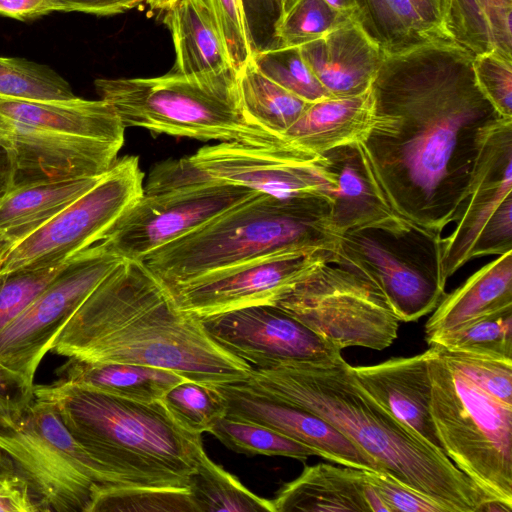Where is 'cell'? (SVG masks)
<instances>
[{"instance_id":"obj_30","label":"cell","mask_w":512,"mask_h":512,"mask_svg":"<svg viewBox=\"0 0 512 512\" xmlns=\"http://www.w3.org/2000/svg\"><path fill=\"white\" fill-rule=\"evenodd\" d=\"M352 18L384 55L446 41L428 28L410 0H355Z\"/></svg>"},{"instance_id":"obj_3","label":"cell","mask_w":512,"mask_h":512,"mask_svg":"<svg viewBox=\"0 0 512 512\" xmlns=\"http://www.w3.org/2000/svg\"><path fill=\"white\" fill-rule=\"evenodd\" d=\"M245 382L322 418L368 454L382 472L445 512H479L493 500L442 451L373 399L341 354L328 361L254 368Z\"/></svg>"},{"instance_id":"obj_23","label":"cell","mask_w":512,"mask_h":512,"mask_svg":"<svg viewBox=\"0 0 512 512\" xmlns=\"http://www.w3.org/2000/svg\"><path fill=\"white\" fill-rule=\"evenodd\" d=\"M373 123L371 88L346 97L330 96L310 103L284 132L292 145L308 152L325 153L363 142Z\"/></svg>"},{"instance_id":"obj_28","label":"cell","mask_w":512,"mask_h":512,"mask_svg":"<svg viewBox=\"0 0 512 512\" xmlns=\"http://www.w3.org/2000/svg\"><path fill=\"white\" fill-rule=\"evenodd\" d=\"M62 384L98 390L122 398L141 401H160L174 385L186 381L174 371L127 363H98L74 358L56 371Z\"/></svg>"},{"instance_id":"obj_43","label":"cell","mask_w":512,"mask_h":512,"mask_svg":"<svg viewBox=\"0 0 512 512\" xmlns=\"http://www.w3.org/2000/svg\"><path fill=\"white\" fill-rule=\"evenodd\" d=\"M251 55L279 48V25L284 16L282 0H240Z\"/></svg>"},{"instance_id":"obj_11","label":"cell","mask_w":512,"mask_h":512,"mask_svg":"<svg viewBox=\"0 0 512 512\" xmlns=\"http://www.w3.org/2000/svg\"><path fill=\"white\" fill-rule=\"evenodd\" d=\"M441 240L422 228L353 231L338 236L330 262L371 284L399 321L412 322L445 296Z\"/></svg>"},{"instance_id":"obj_5","label":"cell","mask_w":512,"mask_h":512,"mask_svg":"<svg viewBox=\"0 0 512 512\" xmlns=\"http://www.w3.org/2000/svg\"><path fill=\"white\" fill-rule=\"evenodd\" d=\"M333 199L277 198L254 193L190 233L140 261L165 287L275 252L333 251Z\"/></svg>"},{"instance_id":"obj_37","label":"cell","mask_w":512,"mask_h":512,"mask_svg":"<svg viewBox=\"0 0 512 512\" xmlns=\"http://www.w3.org/2000/svg\"><path fill=\"white\" fill-rule=\"evenodd\" d=\"M185 429L202 434L226 416V406L214 386L190 380L170 388L160 400Z\"/></svg>"},{"instance_id":"obj_20","label":"cell","mask_w":512,"mask_h":512,"mask_svg":"<svg viewBox=\"0 0 512 512\" xmlns=\"http://www.w3.org/2000/svg\"><path fill=\"white\" fill-rule=\"evenodd\" d=\"M324 156L335 176L331 224L337 236L362 230L402 233L421 228L390 206L359 143L333 149Z\"/></svg>"},{"instance_id":"obj_47","label":"cell","mask_w":512,"mask_h":512,"mask_svg":"<svg viewBox=\"0 0 512 512\" xmlns=\"http://www.w3.org/2000/svg\"><path fill=\"white\" fill-rule=\"evenodd\" d=\"M27 483L15 472L0 480V512H39Z\"/></svg>"},{"instance_id":"obj_56","label":"cell","mask_w":512,"mask_h":512,"mask_svg":"<svg viewBox=\"0 0 512 512\" xmlns=\"http://www.w3.org/2000/svg\"><path fill=\"white\" fill-rule=\"evenodd\" d=\"M10 244L11 242L8 239L0 236V255Z\"/></svg>"},{"instance_id":"obj_49","label":"cell","mask_w":512,"mask_h":512,"mask_svg":"<svg viewBox=\"0 0 512 512\" xmlns=\"http://www.w3.org/2000/svg\"><path fill=\"white\" fill-rule=\"evenodd\" d=\"M51 13L48 0H0V15L27 20Z\"/></svg>"},{"instance_id":"obj_33","label":"cell","mask_w":512,"mask_h":512,"mask_svg":"<svg viewBox=\"0 0 512 512\" xmlns=\"http://www.w3.org/2000/svg\"><path fill=\"white\" fill-rule=\"evenodd\" d=\"M209 433L237 453L284 456L302 461L310 456L320 457L313 448L273 429L230 416L219 419Z\"/></svg>"},{"instance_id":"obj_10","label":"cell","mask_w":512,"mask_h":512,"mask_svg":"<svg viewBox=\"0 0 512 512\" xmlns=\"http://www.w3.org/2000/svg\"><path fill=\"white\" fill-rule=\"evenodd\" d=\"M155 191L204 183L241 186L277 198L323 196L334 201V173L324 155L292 144L252 146L220 142L156 165L148 178Z\"/></svg>"},{"instance_id":"obj_7","label":"cell","mask_w":512,"mask_h":512,"mask_svg":"<svg viewBox=\"0 0 512 512\" xmlns=\"http://www.w3.org/2000/svg\"><path fill=\"white\" fill-rule=\"evenodd\" d=\"M0 126L11 142L16 182L103 175L124 144L125 127L102 99L0 97Z\"/></svg>"},{"instance_id":"obj_34","label":"cell","mask_w":512,"mask_h":512,"mask_svg":"<svg viewBox=\"0 0 512 512\" xmlns=\"http://www.w3.org/2000/svg\"><path fill=\"white\" fill-rule=\"evenodd\" d=\"M427 343L450 351L512 361V310L436 335Z\"/></svg>"},{"instance_id":"obj_48","label":"cell","mask_w":512,"mask_h":512,"mask_svg":"<svg viewBox=\"0 0 512 512\" xmlns=\"http://www.w3.org/2000/svg\"><path fill=\"white\" fill-rule=\"evenodd\" d=\"M146 0H48L50 11L82 12L99 16L120 14Z\"/></svg>"},{"instance_id":"obj_52","label":"cell","mask_w":512,"mask_h":512,"mask_svg":"<svg viewBox=\"0 0 512 512\" xmlns=\"http://www.w3.org/2000/svg\"><path fill=\"white\" fill-rule=\"evenodd\" d=\"M333 8L351 14L355 11V0H325Z\"/></svg>"},{"instance_id":"obj_51","label":"cell","mask_w":512,"mask_h":512,"mask_svg":"<svg viewBox=\"0 0 512 512\" xmlns=\"http://www.w3.org/2000/svg\"><path fill=\"white\" fill-rule=\"evenodd\" d=\"M16 183V171L9 148L0 143V199Z\"/></svg>"},{"instance_id":"obj_25","label":"cell","mask_w":512,"mask_h":512,"mask_svg":"<svg viewBox=\"0 0 512 512\" xmlns=\"http://www.w3.org/2000/svg\"><path fill=\"white\" fill-rule=\"evenodd\" d=\"M363 470L319 463L305 466L272 499L274 512H370Z\"/></svg>"},{"instance_id":"obj_21","label":"cell","mask_w":512,"mask_h":512,"mask_svg":"<svg viewBox=\"0 0 512 512\" xmlns=\"http://www.w3.org/2000/svg\"><path fill=\"white\" fill-rule=\"evenodd\" d=\"M351 371L360 386L384 409L443 452L431 416L426 351L375 365L351 366Z\"/></svg>"},{"instance_id":"obj_54","label":"cell","mask_w":512,"mask_h":512,"mask_svg":"<svg viewBox=\"0 0 512 512\" xmlns=\"http://www.w3.org/2000/svg\"><path fill=\"white\" fill-rule=\"evenodd\" d=\"M178 0H146L152 10L166 11L171 8Z\"/></svg>"},{"instance_id":"obj_55","label":"cell","mask_w":512,"mask_h":512,"mask_svg":"<svg viewBox=\"0 0 512 512\" xmlns=\"http://www.w3.org/2000/svg\"><path fill=\"white\" fill-rule=\"evenodd\" d=\"M0 143L11 149V142L7 135V132L0 126Z\"/></svg>"},{"instance_id":"obj_22","label":"cell","mask_w":512,"mask_h":512,"mask_svg":"<svg viewBox=\"0 0 512 512\" xmlns=\"http://www.w3.org/2000/svg\"><path fill=\"white\" fill-rule=\"evenodd\" d=\"M299 48L315 77L334 97L367 91L385 57L353 19Z\"/></svg>"},{"instance_id":"obj_24","label":"cell","mask_w":512,"mask_h":512,"mask_svg":"<svg viewBox=\"0 0 512 512\" xmlns=\"http://www.w3.org/2000/svg\"><path fill=\"white\" fill-rule=\"evenodd\" d=\"M512 310V250L444 296L425 324L426 341L481 318Z\"/></svg>"},{"instance_id":"obj_15","label":"cell","mask_w":512,"mask_h":512,"mask_svg":"<svg viewBox=\"0 0 512 512\" xmlns=\"http://www.w3.org/2000/svg\"><path fill=\"white\" fill-rule=\"evenodd\" d=\"M122 260L102 242L77 253L0 331V363L34 384L36 370L55 338L88 295Z\"/></svg>"},{"instance_id":"obj_39","label":"cell","mask_w":512,"mask_h":512,"mask_svg":"<svg viewBox=\"0 0 512 512\" xmlns=\"http://www.w3.org/2000/svg\"><path fill=\"white\" fill-rule=\"evenodd\" d=\"M351 14L325 0H297L284 14L278 29L281 47H300L347 23Z\"/></svg>"},{"instance_id":"obj_46","label":"cell","mask_w":512,"mask_h":512,"mask_svg":"<svg viewBox=\"0 0 512 512\" xmlns=\"http://www.w3.org/2000/svg\"><path fill=\"white\" fill-rule=\"evenodd\" d=\"M34 398V384L0 363V433L15 427Z\"/></svg>"},{"instance_id":"obj_27","label":"cell","mask_w":512,"mask_h":512,"mask_svg":"<svg viewBox=\"0 0 512 512\" xmlns=\"http://www.w3.org/2000/svg\"><path fill=\"white\" fill-rule=\"evenodd\" d=\"M101 177L17 181L0 199V236L17 241L72 204Z\"/></svg>"},{"instance_id":"obj_32","label":"cell","mask_w":512,"mask_h":512,"mask_svg":"<svg viewBox=\"0 0 512 512\" xmlns=\"http://www.w3.org/2000/svg\"><path fill=\"white\" fill-rule=\"evenodd\" d=\"M189 491L198 512H274L271 500L249 491L235 476L211 461L205 451L190 478Z\"/></svg>"},{"instance_id":"obj_35","label":"cell","mask_w":512,"mask_h":512,"mask_svg":"<svg viewBox=\"0 0 512 512\" xmlns=\"http://www.w3.org/2000/svg\"><path fill=\"white\" fill-rule=\"evenodd\" d=\"M0 97L68 100L76 97L69 83L46 65L0 56Z\"/></svg>"},{"instance_id":"obj_36","label":"cell","mask_w":512,"mask_h":512,"mask_svg":"<svg viewBox=\"0 0 512 512\" xmlns=\"http://www.w3.org/2000/svg\"><path fill=\"white\" fill-rule=\"evenodd\" d=\"M198 512L189 489L111 485L101 488L91 512Z\"/></svg>"},{"instance_id":"obj_41","label":"cell","mask_w":512,"mask_h":512,"mask_svg":"<svg viewBox=\"0 0 512 512\" xmlns=\"http://www.w3.org/2000/svg\"><path fill=\"white\" fill-rule=\"evenodd\" d=\"M436 347L452 367L479 388L512 406V361Z\"/></svg>"},{"instance_id":"obj_1","label":"cell","mask_w":512,"mask_h":512,"mask_svg":"<svg viewBox=\"0 0 512 512\" xmlns=\"http://www.w3.org/2000/svg\"><path fill=\"white\" fill-rule=\"evenodd\" d=\"M473 58L429 42L385 55L370 86L373 123L361 149L393 210L438 235L464 202L479 130L500 116Z\"/></svg>"},{"instance_id":"obj_53","label":"cell","mask_w":512,"mask_h":512,"mask_svg":"<svg viewBox=\"0 0 512 512\" xmlns=\"http://www.w3.org/2000/svg\"><path fill=\"white\" fill-rule=\"evenodd\" d=\"M14 468L11 460L3 453L0 455V480L13 474Z\"/></svg>"},{"instance_id":"obj_26","label":"cell","mask_w":512,"mask_h":512,"mask_svg":"<svg viewBox=\"0 0 512 512\" xmlns=\"http://www.w3.org/2000/svg\"><path fill=\"white\" fill-rule=\"evenodd\" d=\"M164 23L175 49V65L171 71L202 76L233 67L206 0H178L166 10Z\"/></svg>"},{"instance_id":"obj_13","label":"cell","mask_w":512,"mask_h":512,"mask_svg":"<svg viewBox=\"0 0 512 512\" xmlns=\"http://www.w3.org/2000/svg\"><path fill=\"white\" fill-rule=\"evenodd\" d=\"M337 349L383 350L399 320L371 284L329 261L310 271L275 304Z\"/></svg>"},{"instance_id":"obj_14","label":"cell","mask_w":512,"mask_h":512,"mask_svg":"<svg viewBox=\"0 0 512 512\" xmlns=\"http://www.w3.org/2000/svg\"><path fill=\"white\" fill-rule=\"evenodd\" d=\"M137 156L117 158L98 182L72 204L0 255V276L69 258L100 242L144 194Z\"/></svg>"},{"instance_id":"obj_17","label":"cell","mask_w":512,"mask_h":512,"mask_svg":"<svg viewBox=\"0 0 512 512\" xmlns=\"http://www.w3.org/2000/svg\"><path fill=\"white\" fill-rule=\"evenodd\" d=\"M254 193L245 187L215 183L144 193L100 242L122 259L140 261Z\"/></svg>"},{"instance_id":"obj_45","label":"cell","mask_w":512,"mask_h":512,"mask_svg":"<svg viewBox=\"0 0 512 512\" xmlns=\"http://www.w3.org/2000/svg\"><path fill=\"white\" fill-rule=\"evenodd\" d=\"M363 473L389 512H445L435 501L401 484L385 472L363 470Z\"/></svg>"},{"instance_id":"obj_2","label":"cell","mask_w":512,"mask_h":512,"mask_svg":"<svg viewBox=\"0 0 512 512\" xmlns=\"http://www.w3.org/2000/svg\"><path fill=\"white\" fill-rule=\"evenodd\" d=\"M50 351L88 362L167 369L211 386L246 381L254 369L214 341L200 319L181 312L141 261L129 259L88 295Z\"/></svg>"},{"instance_id":"obj_4","label":"cell","mask_w":512,"mask_h":512,"mask_svg":"<svg viewBox=\"0 0 512 512\" xmlns=\"http://www.w3.org/2000/svg\"><path fill=\"white\" fill-rule=\"evenodd\" d=\"M74 439L127 486L189 489L204 452L161 401L141 402L54 381L34 385Z\"/></svg>"},{"instance_id":"obj_29","label":"cell","mask_w":512,"mask_h":512,"mask_svg":"<svg viewBox=\"0 0 512 512\" xmlns=\"http://www.w3.org/2000/svg\"><path fill=\"white\" fill-rule=\"evenodd\" d=\"M442 28L473 56L495 52L512 59V0H444Z\"/></svg>"},{"instance_id":"obj_44","label":"cell","mask_w":512,"mask_h":512,"mask_svg":"<svg viewBox=\"0 0 512 512\" xmlns=\"http://www.w3.org/2000/svg\"><path fill=\"white\" fill-rule=\"evenodd\" d=\"M215 16L230 63L239 72L252 58L240 0H206Z\"/></svg>"},{"instance_id":"obj_18","label":"cell","mask_w":512,"mask_h":512,"mask_svg":"<svg viewBox=\"0 0 512 512\" xmlns=\"http://www.w3.org/2000/svg\"><path fill=\"white\" fill-rule=\"evenodd\" d=\"M200 320L214 341L257 369L328 361L341 354L276 305L250 306Z\"/></svg>"},{"instance_id":"obj_57","label":"cell","mask_w":512,"mask_h":512,"mask_svg":"<svg viewBox=\"0 0 512 512\" xmlns=\"http://www.w3.org/2000/svg\"><path fill=\"white\" fill-rule=\"evenodd\" d=\"M284 7V14L293 6L297 0H282Z\"/></svg>"},{"instance_id":"obj_16","label":"cell","mask_w":512,"mask_h":512,"mask_svg":"<svg viewBox=\"0 0 512 512\" xmlns=\"http://www.w3.org/2000/svg\"><path fill=\"white\" fill-rule=\"evenodd\" d=\"M331 251L275 252L165 287L176 307L198 319L256 306L275 305L310 271L329 261Z\"/></svg>"},{"instance_id":"obj_40","label":"cell","mask_w":512,"mask_h":512,"mask_svg":"<svg viewBox=\"0 0 512 512\" xmlns=\"http://www.w3.org/2000/svg\"><path fill=\"white\" fill-rule=\"evenodd\" d=\"M75 255L55 263L24 268L0 276V331L50 284Z\"/></svg>"},{"instance_id":"obj_12","label":"cell","mask_w":512,"mask_h":512,"mask_svg":"<svg viewBox=\"0 0 512 512\" xmlns=\"http://www.w3.org/2000/svg\"><path fill=\"white\" fill-rule=\"evenodd\" d=\"M456 226L442 237L446 279L468 261L512 250V118L478 132L476 154Z\"/></svg>"},{"instance_id":"obj_6","label":"cell","mask_w":512,"mask_h":512,"mask_svg":"<svg viewBox=\"0 0 512 512\" xmlns=\"http://www.w3.org/2000/svg\"><path fill=\"white\" fill-rule=\"evenodd\" d=\"M238 77L233 67L202 76L170 71L150 78H101L95 81V88L125 128L252 146L289 144L248 119Z\"/></svg>"},{"instance_id":"obj_42","label":"cell","mask_w":512,"mask_h":512,"mask_svg":"<svg viewBox=\"0 0 512 512\" xmlns=\"http://www.w3.org/2000/svg\"><path fill=\"white\" fill-rule=\"evenodd\" d=\"M477 84L502 117H512V59L498 53L473 58Z\"/></svg>"},{"instance_id":"obj_58","label":"cell","mask_w":512,"mask_h":512,"mask_svg":"<svg viewBox=\"0 0 512 512\" xmlns=\"http://www.w3.org/2000/svg\"><path fill=\"white\" fill-rule=\"evenodd\" d=\"M1 454H3V452H2V451H1V449H0V455H1Z\"/></svg>"},{"instance_id":"obj_38","label":"cell","mask_w":512,"mask_h":512,"mask_svg":"<svg viewBox=\"0 0 512 512\" xmlns=\"http://www.w3.org/2000/svg\"><path fill=\"white\" fill-rule=\"evenodd\" d=\"M259 71L299 98L312 103L331 95L305 62L299 47H279L252 55Z\"/></svg>"},{"instance_id":"obj_8","label":"cell","mask_w":512,"mask_h":512,"mask_svg":"<svg viewBox=\"0 0 512 512\" xmlns=\"http://www.w3.org/2000/svg\"><path fill=\"white\" fill-rule=\"evenodd\" d=\"M430 410L442 450L491 499L512 506V406L426 350Z\"/></svg>"},{"instance_id":"obj_50","label":"cell","mask_w":512,"mask_h":512,"mask_svg":"<svg viewBox=\"0 0 512 512\" xmlns=\"http://www.w3.org/2000/svg\"><path fill=\"white\" fill-rule=\"evenodd\" d=\"M428 28L443 40L449 41L442 28L444 0H410Z\"/></svg>"},{"instance_id":"obj_19","label":"cell","mask_w":512,"mask_h":512,"mask_svg":"<svg viewBox=\"0 0 512 512\" xmlns=\"http://www.w3.org/2000/svg\"><path fill=\"white\" fill-rule=\"evenodd\" d=\"M214 387L226 406V416L264 425L342 466L381 471L368 454L317 415L259 391L245 381Z\"/></svg>"},{"instance_id":"obj_31","label":"cell","mask_w":512,"mask_h":512,"mask_svg":"<svg viewBox=\"0 0 512 512\" xmlns=\"http://www.w3.org/2000/svg\"><path fill=\"white\" fill-rule=\"evenodd\" d=\"M238 80L248 119L275 135L283 137L310 104L262 74L252 58L239 71Z\"/></svg>"},{"instance_id":"obj_9","label":"cell","mask_w":512,"mask_h":512,"mask_svg":"<svg viewBox=\"0 0 512 512\" xmlns=\"http://www.w3.org/2000/svg\"><path fill=\"white\" fill-rule=\"evenodd\" d=\"M0 449L28 485L41 511L91 512L97 492L124 485L70 434L54 404L34 398Z\"/></svg>"}]
</instances>
